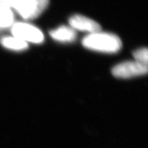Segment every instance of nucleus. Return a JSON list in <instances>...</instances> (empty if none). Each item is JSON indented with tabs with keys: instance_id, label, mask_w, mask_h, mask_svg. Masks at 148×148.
<instances>
[{
	"instance_id": "obj_2",
	"label": "nucleus",
	"mask_w": 148,
	"mask_h": 148,
	"mask_svg": "<svg viewBox=\"0 0 148 148\" xmlns=\"http://www.w3.org/2000/svg\"><path fill=\"white\" fill-rule=\"evenodd\" d=\"M49 4V0H0V5L14 9L25 19H34L39 16Z\"/></svg>"
},
{
	"instance_id": "obj_5",
	"label": "nucleus",
	"mask_w": 148,
	"mask_h": 148,
	"mask_svg": "<svg viewBox=\"0 0 148 148\" xmlns=\"http://www.w3.org/2000/svg\"><path fill=\"white\" fill-rule=\"evenodd\" d=\"M70 27L74 30L88 32L89 34L101 31V26L97 22L86 16L75 14L69 18Z\"/></svg>"
},
{
	"instance_id": "obj_8",
	"label": "nucleus",
	"mask_w": 148,
	"mask_h": 148,
	"mask_svg": "<svg viewBox=\"0 0 148 148\" xmlns=\"http://www.w3.org/2000/svg\"><path fill=\"white\" fill-rule=\"evenodd\" d=\"M14 23V15L11 9L0 5V30L12 27Z\"/></svg>"
},
{
	"instance_id": "obj_6",
	"label": "nucleus",
	"mask_w": 148,
	"mask_h": 148,
	"mask_svg": "<svg viewBox=\"0 0 148 148\" xmlns=\"http://www.w3.org/2000/svg\"><path fill=\"white\" fill-rule=\"evenodd\" d=\"M49 34L53 39L61 42H71L76 38V32L71 27L62 26L51 30Z\"/></svg>"
},
{
	"instance_id": "obj_1",
	"label": "nucleus",
	"mask_w": 148,
	"mask_h": 148,
	"mask_svg": "<svg viewBox=\"0 0 148 148\" xmlns=\"http://www.w3.org/2000/svg\"><path fill=\"white\" fill-rule=\"evenodd\" d=\"M82 45L90 50L113 53L121 49L122 42L116 35L99 31L85 36L82 40Z\"/></svg>"
},
{
	"instance_id": "obj_3",
	"label": "nucleus",
	"mask_w": 148,
	"mask_h": 148,
	"mask_svg": "<svg viewBox=\"0 0 148 148\" xmlns=\"http://www.w3.org/2000/svg\"><path fill=\"white\" fill-rule=\"evenodd\" d=\"M11 32L12 36L26 42L39 44L44 40V36L41 31L38 27L27 23H14L11 27Z\"/></svg>"
},
{
	"instance_id": "obj_9",
	"label": "nucleus",
	"mask_w": 148,
	"mask_h": 148,
	"mask_svg": "<svg viewBox=\"0 0 148 148\" xmlns=\"http://www.w3.org/2000/svg\"><path fill=\"white\" fill-rule=\"evenodd\" d=\"M135 61L139 63L147 66L148 51L147 48H140L136 50L133 53Z\"/></svg>"
},
{
	"instance_id": "obj_4",
	"label": "nucleus",
	"mask_w": 148,
	"mask_h": 148,
	"mask_svg": "<svg viewBox=\"0 0 148 148\" xmlns=\"http://www.w3.org/2000/svg\"><path fill=\"white\" fill-rule=\"evenodd\" d=\"M147 73V66L136 61L121 62L114 66L112 70V73L114 77L124 79L143 75Z\"/></svg>"
},
{
	"instance_id": "obj_7",
	"label": "nucleus",
	"mask_w": 148,
	"mask_h": 148,
	"mask_svg": "<svg viewBox=\"0 0 148 148\" xmlns=\"http://www.w3.org/2000/svg\"><path fill=\"white\" fill-rule=\"evenodd\" d=\"M1 45L13 51H23L28 47L27 42L15 36H3L0 39Z\"/></svg>"
}]
</instances>
